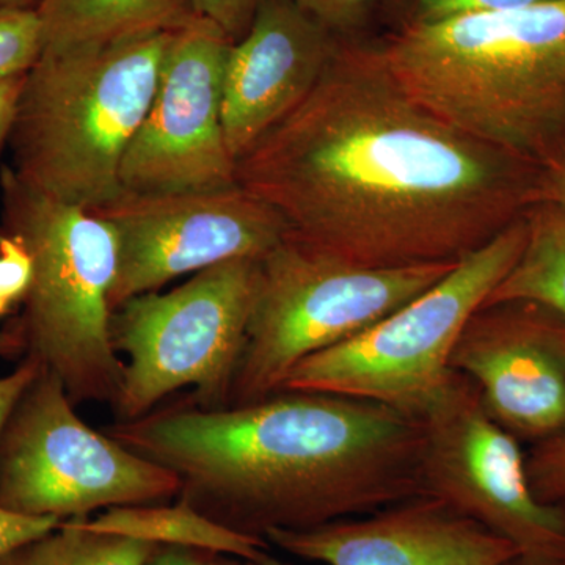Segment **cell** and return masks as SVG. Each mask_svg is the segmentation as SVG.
Wrapping results in <instances>:
<instances>
[{"mask_svg": "<svg viewBox=\"0 0 565 565\" xmlns=\"http://www.w3.org/2000/svg\"><path fill=\"white\" fill-rule=\"evenodd\" d=\"M542 177L419 106L381 50L341 39L310 95L236 162L291 236L366 267L460 262L542 203Z\"/></svg>", "mask_w": 565, "mask_h": 565, "instance_id": "cell-1", "label": "cell"}, {"mask_svg": "<svg viewBox=\"0 0 565 565\" xmlns=\"http://www.w3.org/2000/svg\"><path fill=\"white\" fill-rule=\"evenodd\" d=\"M104 434L169 468L200 514L263 539L424 494L418 419L340 394L278 392L222 408L185 397Z\"/></svg>", "mask_w": 565, "mask_h": 565, "instance_id": "cell-2", "label": "cell"}, {"mask_svg": "<svg viewBox=\"0 0 565 565\" xmlns=\"http://www.w3.org/2000/svg\"><path fill=\"white\" fill-rule=\"evenodd\" d=\"M386 68L457 131L548 170L565 156V0L455 20L408 22Z\"/></svg>", "mask_w": 565, "mask_h": 565, "instance_id": "cell-3", "label": "cell"}, {"mask_svg": "<svg viewBox=\"0 0 565 565\" xmlns=\"http://www.w3.org/2000/svg\"><path fill=\"white\" fill-rule=\"evenodd\" d=\"M169 35L44 51L25 76L9 140L18 177L87 211L117 199L122 159L154 96Z\"/></svg>", "mask_w": 565, "mask_h": 565, "instance_id": "cell-4", "label": "cell"}, {"mask_svg": "<svg viewBox=\"0 0 565 565\" xmlns=\"http://www.w3.org/2000/svg\"><path fill=\"white\" fill-rule=\"evenodd\" d=\"M2 228L32 258V281L14 327L24 355L61 379L71 403L110 404L125 363L111 343L110 289L117 270L114 228L90 211L58 202L0 169Z\"/></svg>", "mask_w": 565, "mask_h": 565, "instance_id": "cell-5", "label": "cell"}, {"mask_svg": "<svg viewBox=\"0 0 565 565\" xmlns=\"http://www.w3.org/2000/svg\"><path fill=\"white\" fill-rule=\"evenodd\" d=\"M457 263L359 266L286 234L256 264L244 352L228 405L281 392L302 360L370 329L433 288Z\"/></svg>", "mask_w": 565, "mask_h": 565, "instance_id": "cell-6", "label": "cell"}, {"mask_svg": "<svg viewBox=\"0 0 565 565\" xmlns=\"http://www.w3.org/2000/svg\"><path fill=\"white\" fill-rule=\"evenodd\" d=\"M526 217L456 264L433 288L351 340L302 360L281 392L340 394L418 418L451 375L465 323L514 267Z\"/></svg>", "mask_w": 565, "mask_h": 565, "instance_id": "cell-7", "label": "cell"}, {"mask_svg": "<svg viewBox=\"0 0 565 565\" xmlns=\"http://www.w3.org/2000/svg\"><path fill=\"white\" fill-rule=\"evenodd\" d=\"M258 259L207 267L173 291L147 292L111 313L115 351L126 353L118 422L150 414L163 399L192 388L203 408L228 405L244 352Z\"/></svg>", "mask_w": 565, "mask_h": 565, "instance_id": "cell-8", "label": "cell"}, {"mask_svg": "<svg viewBox=\"0 0 565 565\" xmlns=\"http://www.w3.org/2000/svg\"><path fill=\"white\" fill-rule=\"evenodd\" d=\"M178 493L169 468L82 422L61 379L44 367L0 434V505L17 514L65 522Z\"/></svg>", "mask_w": 565, "mask_h": 565, "instance_id": "cell-9", "label": "cell"}, {"mask_svg": "<svg viewBox=\"0 0 565 565\" xmlns=\"http://www.w3.org/2000/svg\"><path fill=\"white\" fill-rule=\"evenodd\" d=\"M424 494L508 539L525 556L565 559V504L537 500L520 441L473 382L452 371L418 416Z\"/></svg>", "mask_w": 565, "mask_h": 565, "instance_id": "cell-10", "label": "cell"}, {"mask_svg": "<svg viewBox=\"0 0 565 565\" xmlns=\"http://www.w3.org/2000/svg\"><path fill=\"white\" fill-rule=\"evenodd\" d=\"M90 212L117 236L111 311L181 275L263 258L289 232L269 203L239 184L207 192L122 191Z\"/></svg>", "mask_w": 565, "mask_h": 565, "instance_id": "cell-11", "label": "cell"}, {"mask_svg": "<svg viewBox=\"0 0 565 565\" xmlns=\"http://www.w3.org/2000/svg\"><path fill=\"white\" fill-rule=\"evenodd\" d=\"M233 44L196 14L170 32L154 96L122 159V191L207 192L237 184L222 128L223 76Z\"/></svg>", "mask_w": 565, "mask_h": 565, "instance_id": "cell-12", "label": "cell"}, {"mask_svg": "<svg viewBox=\"0 0 565 565\" xmlns=\"http://www.w3.org/2000/svg\"><path fill=\"white\" fill-rule=\"evenodd\" d=\"M486 411L519 441L565 429V318L527 300L482 305L451 356Z\"/></svg>", "mask_w": 565, "mask_h": 565, "instance_id": "cell-13", "label": "cell"}, {"mask_svg": "<svg viewBox=\"0 0 565 565\" xmlns=\"http://www.w3.org/2000/svg\"><path fill=\"white\" fill-rule=\"evenodd\" d=\"M340 39L292 0H262L230 50L222 128L234 162L310 95Z\"/></svg>", "mask_w": 565, "mask_h": 565, "instance_id": "cell-14", "label": "cell"}, {"mask_svg": "<svg viewBox=\"0 0 565 565\" xmlns=\"http://www.w3.org/2000/svg\"><path fill=\"white\" fill-rule=\"evenodd\" d=\"M266 541L323 565H501L522 555L429 494L310 530L270 531Z\"/></svg>", "mask_w": 565, "mask_h": 565, "instance_id": "cell-15", "label": "cell"}, {"mask_svg": "<svg viewBox=\"0 0 565 565\" xmlns=\"http://www.w3.org/2000/svg\"><path fill=\"white\" fill-rule=\"evenodd\" d=\"M44 51L110 46L177 31L195 17L193 0H41Z\"/></svg>", "mask_w": 565, "mask_h": 565, "instance_id": "cell-16", "label": "cell"}, {"mask_svg": "<svg viewBox=\"0 0 565 565\" xmlns=\"http://www.w3.org/2000/svg\"><path fill=\"white\" fill-rule=\"evenodd\" d=\"M96 533L125 535L154 545L182 546L214 555H233L250 565H288L278 559L269 542L237 533L200 514L178 498L173 505H117L95 519H81Z\"/></svg>", "mask_w": 565, "mask_h": 565, "instance_id": "cell-17", "label": "cell"}, {"mask_svg": "<svg viewBox=\"0 0 565 565\" xmlns=\"http://www.w3.org/2000/svg\"><path fill=\"white\" fill-rule=\"evenodd\" d=\"M526 221L522 255L484 305L527 300L565 318V215L550 203H539Z\"/></svg>", "mask_w": 565, "mask_h": 565, "instance_id": "cell-18", "label": "cell"}, {"mask_svg": "<svg viewBox=\"0 0 565 565\" xmlns=\"http://www.w3.org/2000/svg\"><path fill=\"white\" fill-rule=\"evenodd\" d=\"M159 545L125 535L96 533L81 519L0 557V565H145Z\"/></svg>", "mask_w": 565, "mask_h": 565, "instance_id": "cell-19", "label": "cell"}, {"mask_svg": "<svg viewBox=\"0 0 565 565\" xmlns=\"http://www.w3.org/2000/svg\"><path fill=\"white\" fill-rule=\"evenodd\" d=\"M44 50L36 9L0 7V81L28 74Z\"/></svg>", "mask_w": 565, "mask_h": 565, "instance_id": "cell-20", "label": "cell"}, {"mask_svg": "<svg viewBox=\"0 0 565 565\" xmlns=\"http://www.w3.org/2000/svg\"><path fill=\"white\" fill-rule=\"evenodd\" d=\"M526 471L539 501L565 504V429L534 445L526 456Z\"/></svg>", "mask_w": 565, "mask_h": 565, "instance_id": "cell-21", "label": "cell"}, {"mask_svg": "<svg viewBox=\"0 0 565 565\" xmlns=\"http://www.w3.org/2000/svg\"><path fill=\"white\" fill-rule=\"evenodd\" d=\"M337 39L345 40L373 17L382 0H292Z\"/></svg>", "mask_w": 565, "mask_h": 565, "instance_id": "cell-22", "label": "cell"}, {"mask_svg": "<svg viewBox=\"0 0 565 565\" xmlns=\"http://www.w3.org/2000/svg\"><path fill=\"white\" fill-rule=\"evenodd\" d=\"M32 269L28 248L17 237L0 232V316L22 302L31 286Z\"/></svg>", "mask_w": 565, "mask_h": 565, "instance_id": "cell-23", "label": "cell"}, {"mask_svg": "<svg viewBox=\"0 0 565 565\" xmlns=\"http://www.w3.org/2000/svg\"><path fill=\"white\" fill-rule=\"evenodd\" d=\"M559 0H416L414 20L411 22H441L471 14L503 13L530 9Z\"/></svg>", "mask_w": 565, "mask_h": 565, "instance_id": "cell-24", "label": "cell"}, {"mask_svg": "<svg viewBox=\"0 0 565 565\" xmlns=\"http://www.w3.org/2000/svg\"><path fill=\"white\" fill-rule=\"evenodd\" d=\"M262 0H193L196 17L214 22L233 43L244 39Z\"/></svg>", "mask_w": 565, "mask_h": 565, "instance_id": "cell-25", "label": "cell"}, {"mask_svg": "<svg viewBox=\"0 0 565 565\" xmlns=\"http://www.w3.org/2000/svg\"><path fill=\"white\" fill-rule=\"evenodd\" d=\"M61 523L55 516L22 515L0 505V557L52 533Z\"/></svg>", "mask_w": 565, "mask_h": 565, "instance_id": "cell-26", "label": "cell"}, {"mask_svg": "<svg viewBox=\"0 0 565 565\" xmlns=\"http://www.w3.org/2000/svg\"><path fill=\"white\" fill-rule=\"evenodd\" d=\"M41 370L43 366L35 359L24 355L13 373L0 379V434L14 405L21 399L29 385L39 377Z\"/></svg>", "mask_w": 565, "mask_h": 565, "instance_id": "cell-27", "label": "cell"}, {"mask_svg": "<svg viewBox=\"0 0 565 565\" xmlns=\"http://www.w3.org/2000/svg\"><path fill=\"white\" fill-rule=\"evenodd\" d=\"M25 76L28 74L0 81V152L9 143L11 131H13Z\"/></svg>", "mask_w": 565, "mask_h": 565, "instance_id": "cell-28", "label": "cell"}, {"mask_svg": "<svg viewBox=\"0 0 565 565\" xmlns=\"http://www.w3.org/2000/svg\"><path fill=\"white\" fill-rule=\"evenodd\" d=\"M214 553L182 546L159 545L145 565H225L212 557Z\"/></svg>", "mask_w": 565, "mask_h": 565, "instance_id": "cell-29", "label": "cell"}, {"mask_svg": "<svg viewBox=\"0 0 565 565\" xmlns=\"http://www.w3.org/2000/svg\"><path fill=\"white\" fill-rule=\"evenodd\" d=\"M542 203H550L565 215V156L542 177Z\"/></svg>", "mask_w": 565, "mask_h": 565, "instance_id": "cell-30", "label": "cell"}, {"mask_svg": "<svg viewBox=\"0 0 565 565\" xmlns=\"http://www.w3.org/2000/svg\"><path fill=\"white\" fill-rule=\"evenodd\" d=\"M25 345L22 341L20 330L14 327L13 322L0 330V359H17L24 355Z\"/></svg>", "mask_w": 565, "mask_h": 565, "instance_id": "cell-31", "label": "cell"}, {"mask_svg": "<svg viewBox=\"0 0 565 565\" xmlns=\"http://www.w3.org/2000/svg\"><path fill=\"white\" fill-rule=\"evenodd\" d=\"M501 565H565V559H555V557H537L519 555L514 559Z\"/></svg>", "mask_w": 565, "mask_h": 565, "instance_id": "cell-32", "label": "cell"}, {"mask_svg": "<svg viewBox=\"0 0 565 565\" xmlns=\"http://www.w3.org/2000/svg\"><path fill=\"white\" fill-rule=\"evenodd\" d=\"M41 0H0V7L10 9H39Z\"/></svg>", "mask_w": 565, "mask_h": 565, "instance_id": "cell-33", "label": "cell"}]
</instances>
